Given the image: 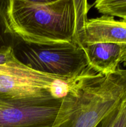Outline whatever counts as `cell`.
I'll use <instances>...</instances> for the list:
<instances>
[{
  "instance_id": "cell-8",
  "label": "cell",
  "mask_w": 126,
  "mask_h": 127,
  "mask_svg": "<svg viewBox=\"0 0 126 127\" xmlns=\"http://www.w3.org/2000/svg\"><path fill=\"white\" fill-rule=\"evenodd\" d=\"M75 15L74 41L80 44L84 33V27L87 20V14L90 6L87 0H72Z\"/></svg>"
},
{
  "instance_id": "cell-10",
  "label": "cell",
  "mask_w": 126,
  "mask_h": 127,
  "mask_svg": "<svg viewBox=\"0 0 126 127\" xmlns=\"http://www.w3.org/2000/svg\"><path fill=\"white\" fill-rule=\"evenodd\" d=\"M109 127H126V101L121 105Z\"/></svg>"
},
{
  "instance_id": "cell-2",
  "label": "cell",
  "mask_w": 126,
  "mask_h": 127,
  "mask_svg": "<svg viewBox=\"0 0 126 127\" xmlns=\"http://www.w3.org/2000/svg\"><path fill=\"white\" fill-rule=\"evenodd\" d=\"M12 48L22 64L40 73L75 80L93 70L83 47L75 41L38 44L16 36Z\"/></svg>"
},
{
  "instance_id": "cell-5",
  "label": "cell",
  "mask_w": 126,
  "mask_h": 127,
  "mask_svg": "<svg viewBox=\"0 0 126 127\" xmlns=\"http://www.w3.org/2000/svg\"><path fill=\"white\" fill-rule=\"evenodd\" d=\"M90 68L103 75L114 73L121 64L126 66V44L96 43L82 46Z\"/></svg>"
},
{
  "instance_id": "cell-6",
  "label": "cell",
  "mask_w": 126,
  "mask_h": 127,
  "mask_svg": "<svg viewBox=\"0 0 126 127\" xmlns=\"http://www.w3.org/2000/svg\"><path fill=\"white\" fill-rule=\"evenodd\" d=\"M0 73L32 81L49 88H53L60 78L40 73L23 65L15 57L12 47L0 50Z\"/></svg>"
},
{
  "instance_id": "cell-4",
  "label": "cell",
  "mask_w": 126,
  "mask_h": 127,
  "mask_svg": "<svg viewBox=\"0 0 126 127\" xmlns=\"http://www.w3.org/2000/svg\"><path fill=\"white\" fill-rule=\"evenodd\" d=\"M96 43L126 44V20L107 15L88 19L80 44Z\"/></svg>"
},
{
  "instance_id": "cell-9",
  "label": "cell",
  "mask_w": 126,
  "mask_h": 127,
  "mask_svg": "<svg viewBox=\"0 0 126 127\" xmlns=\"http://www.w3.org/2000/svg\"><path fill=\"white\" fill-rule=\"evenodd\" d=\"M16 36L12 33L9 25L7 9L0 6V50L12 47Z\"/></svg>"
},
{
  "instance_id": "cell-7",
  "label": "cell",
  "mask_w": 126,
  "mask_h": 127,
  "mask_svg": "<svg viewBox=\"0 0 126 127\" xmlns=\"http://www.w3.org/2000/svg\"><path fill=\"white\" fill-rule=\"evenodd\" d=\"M93 5L102 15L126 20V0H95Z\"/></svg>"
},
{
  "instance_id": "cell-12",
  "label": "cell",
  "mask_w": 126,
  "mask_h": 127,
  "mask_svg": "<svg viewBox=\"0 0 126 127\" xmlns=\"http://www.w3.org/2000/svg\"><path fill=\"white\" fill-rule=\"evenodd\" d=\"M19 1H24L27 2H32L35 4H51L59 0H19Z\"/></svg>"
},
{
  "instance_id": "cell-11",
  "label": "cell",
  "mask_w": 126,
  "mask_h": 127,
  "mask_svg": "<svg viewBox=\"0 0 126 127\" xmlns=\"http://www.w3.org/2000/svg\"><path fill=\"white\" fill-rule=\"evenodd\" d=\"M120 107L118 109L115 110V111L112 112L111 114H110L108 116L106 117V118H105V119H104L102 121H101V122L98 125V126L96 127H109V125H111V122H112L113 119H114L115 116H116V114H117V112H118L119 109H120Z\"/></svg>"
},
{
  "instance_id": "cell-1",
  "label": "cell",
  "mask_w": 126,
  "mask_h": 127,
  "mask_svg": "<svg viewBox=\"0 0 126 127\" xmlns=\"http://www.w3.org/2000/svg\"><path fill=\"white\" fill-rule=\"evenodd\" d=\"M7 16L12 33L25 42L48 44L74 41L75 15L72 0L46 4L10 0Z\"/></svg>"
},
{
  "instance_id": "cell-13",
  "label": "cell",
  "mask_w": 126,
  "mask_h": 127,
  "mask_svg": "<svg viewBox=\"0 0 126 127\" xmlns=\"http://www.w3.org/2000/svg\"><path fill=\"white\" fill-rule=\"evenodd\" d=\"M10 0H0V6L7 8V6Z\"/></svg>"
},
{
  "instance_id": "cell-3",
  "label": "cell",
  "mask_w": 126,
  "mask_h": 127,
  "mask_svg": "<svg viewBox=\"0 0 126 127\" xmlns=\"http://www.w3.org/2000/svg\"><path fill=\"white\" fill-rule=\"evenodd\" d=\"M62 98L14 100L0 97V127H53Z\"/></svg>"
}]
</instances>
